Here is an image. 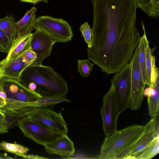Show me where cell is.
Segmentation results:
<instances>
[{"label": "cell", "mask_w": 159, "mask_h": 159, "mask_svg": "<svg viewBox=\"0 0 159 159\" xmlns=\"http://www.w3.org/2000/svg\"><path fill=\"white\" fill-rule=\"evenodd\" d=\"M93 17L89 59L103 72L116 73L129 63L141 37L134 0H92Z\"/></svg>", "instance_id": "1"}, {"label": "cell", "mask_w": 159, "mask_h": 159, "mask_svg": "<svg viewBox=\"0 0 159 159\" xmlns=\"http://www.w3.org/2000/svg\"><path fill=\"white\" fill-rule=\"evenodd\" d=\"M20 81L42 97L65 96L68 92L66 81L49 66L30 65L22 73Z\"/></svg>", "instance_id": "2"}, {"label": "cell", "mask_w": 159, "mask_h": 159, "mask_svg": "<svg viewBox=\"0 0 159 159\" xmlns=\"http://www.w3.org/2000/svg\"><path fill=\"white\" fill-rule=\"evenodd\" d=\"M145 125H134L106 137L96 158L124 159L143 134Z\"/></svg>", "instance_id": "3"}, {"label": "cell", "mask_w": 159, "mask_h": 159, "mask_svg": "<svg viewBox=\"0 0 159 159\" xmlns=\"http://www.w3.org/2000/svg\"><path fill=\"white\" fill-rule=\"evenodd\" d=\"M34 26V29L40 30L49 34L56 43L68 42L73 36L71 27L61 18L47 15L40 16L36 18Z\"/></svg>", "instance_id": "4"}, {"label": "cell", "mask_w": 159, "mask_h": 159, "mask_svg": "<svg viewBox=\"0 0 159 159\" xmlns=\"http://www.w3.org/2000/svg\"><path fill=\"white\" fill-rule=\"evenodd\" d=\"M16 126H18L25 136L43 146L63 135L53 132L28 116L19 119Z\"/></svg>", "instance_id": "5"}, {"label": "cell", "mask_w": 159, "mask_h": 159, "mask_svg": "<svg viewBox=\"0 0 159 159\" xmlns=\"http://www.w3.org/2000/svg\"><path fill=\"white\" fill-rule=\"evenodd\" d=\"M120 113L129 107L131 90V66L129 62L111 80Z\"/></svg>", "instance_id": "6"}, {"label": "cell", "mask_w": 159, "mask_h": 159, "mask_svg": "<svg viewBox=\"0 0 159 159\" xmlns=\"http://www.w3.org/2000/svg\"><path fill=\"white\" fill-rule=\"evenodd\" d=\"M138 54V45L129 61L131 66V90L128 108L133 110L138 109L141 106L146 85L142 76Z\"/></svg>", "instance_id": "7"}, {"label": "cell", "mask_w": 159, "mask_h": 159, "mask_svg": "<svg viewBox=\"0 0 159 159\" xmlns=\"http://www.w3.org/2000/svg\"><path fill=\"white\" fill-rule=\"evenodd\" d=\"M100 112L103 130L105 137H107L117 130L118 118L120 114L111 85L103 97Z\"/></svg>", "instance_id": "8"}, {"label": "cell", "mask_w": 159, "mask_h": 159, "mask_svg": "<svg viewBox=\"0 0 159 159\" xmlns=\"http://www.w3.org/2000/svg\"><path fill=\"white\" fill-rule=\"evenodd\" d=\"M28 116L54 132L67 135L68 124L61 112H57L47 107H37Z\"/></svg>", "instance_id": "9"}, {"label": "cell", "mask_w": 159, "mask_h": 159, "mask_svg": "<svg viewBox=\"0 0 159 159\" xmlns=\"http://www.w3.org/2000/svg\"><path fill=\"white\" fill-rule=\"evenodd\" d=\"M0 91L4 92L7 98L25 102H31L41 97L39 94L24 86L20 80L0 78Z\"/></svg>", "instance_id": "10"}, {"label": "cell", "mask_w": 159, "mask_h": 159, "mask_svg": "<svg viewBox=\"0 0 159 159\" xmlns=\"http://www.w3.org/2000/svg\"><path fill=\"white\" fill-rule=\"evenodd\" d=\"M56 42L54 40L45 32L36 29L31 41V50L36 54V58L32 64L42 65L43 60L49 57L52 47Z\"/></svg>", "instance_id": "11"}, {"label": "cell", "mask_w": 159, "mask_h": 159, "mask_svg": "<svg viewBox=\"0 0 159 159\" xmlns=\"http://www.w3.org/2000/svg\"><path fill=\"white\" fill-rule=\"evenodd\" d=\"M36 107L28 106L27 102L7 98L6 105L0 109L5 114L9 129L16 126L19 119L31 114Z\"/></svg>", "instance_id": "12"}, {"label": "cell", "mask_w": 159, "mask_h": 159, "mask_svg": "<svg viewBox=\"0 0 159 159\" xmlns=\"http://www.w3.org/2000/svg\"><path fill=\"white\" fill-rule=\"evenodd\" d=\"M145 126L143 134L124 159H135L138 155L149 146L156 137L159 136V131L156 130L154 128L153 118Z\"/></svg>", "instance_id": "13"}, {"label": "cell", "mask_w": 159, "mask_h": 159, "mask_svg": "<svg viewBox=\"0 0 159 159\" xmlns=\"http://www.w3.org/2000/svg\"><path fill=\"white\" fill-rule=\"evenodd\" d=\"M33 33H30L16 40L6 57L0 61V67L5 66L21 57L31 49Z\"/></svg>", "instance_id": "14"}, {"label": "cell", "mask_w": 159, "mask_h": 159, "mask_svg": "<svg viewBox=\"0 0 159 159\" xmlns=\"http://www.w3.org/2000/svg\"><path fill=\"white\" fill-rule=\"evenodd\" d=\"M44 146L48 153L57 154L62 157L73 155L75 151L74 143L67 135H63Z\"/></svg>", "instance_id": "15"}, {"label": "cell", "mask_w": 159, "mask_h": 159, "mask_svg": "<svg viewBox=\"0 0 159 159\" xmlns=\"http://www.w3.org/2000/svg\"><path fill=\"white\" fill-rule=\"evenodd\" d=\"M29 65L25 62L23 54L14 61L0 67V78L20 80L22 73Z\"/></svg>", "instance_id": "16"}, {"label": "cell", "mask_w": 159, "mask_h": 159, "mask_svg": "<svg viewBox=\"0 0 159 159\" xmlns=\"http://www.w3.org/2000/svg\"><path fill=\"white\" fill-rule=\"evenodd\" d=\"M156 48H151L149 42L147 41L146 48V84L148 86L152 87L159 77V69L156 66L155 57L153 55Z\"/></svg>", "instance_id": "17"}, {"label": "cell", "mask_w": 159, "mask_h": 159, "mask_svg": "<svg viewBox=\"0 0 159 159\" xmlns=\"http://www.w3.org/2000/svg\"><path fill=\"white\" fill-rule=\"evenodd\" d=\"M36 8L32 7L26 12L21 19L16 22V39L31 33L34 29V25L36 20Z\"/></svg>", "instance_id": "18"}, {"label": "cell", "mask_w": 159, "mask_h": 159, "mask_svg": "<svg viewBox=\"0 0 159 159\" xmlns=\"http://www.w3.org/2000/svg\"><path fill=\"white\" fill-rule=\"evenodd\" d=\"M16 23L11 16L0 19V29L4 32L11 46L17 38Z\"/></svg>", "instance_id": "19"}, {"label": "cell", "mask_w": 159, "mask_h": 159, "mask_svg": "<svg viewBox=\"0 0 159 159\" xmlns=\"http://www.w3.org/2000/svg\"><path fill=\"white\" fill-rule=\"evenodd\" d=\"M143 34L141 37L138 44L139 48V65L144 82L146 84V48L147 42L148 40L146 34L144 25L141 20Z\"/></svg>", "instance_id": "20"}, {"label": "cell", "mask_w": 159, "mask_h": 159, "mask_svg": "<svg viewBox=\"0 0 159 159\" xmlns=\"http://www.w3.org/2000/svg\"><path fill=\"white\" fill-rule=\"evenodd\" d=\"M63 102H70L65 96L41 97L34 101L28 102V106L35 107L53 106Z\"/></svg>", "instance_id": "21"}, {"label": "cell", "mask_w": 159, "mask_h": 159, "mask_svg": "<svg viewBox=\"0 0 159 159\" xmlns=\"http://www.w3.org/2000/svg\"><path fill=\"white\" fill-rule=\"evenodd\" d=\"M138 8L148 16L157 18L159 16V0H135Z\"/></svg>", "instance_id": "22"}, {"label": "cell", "mask_w": 159, "mask_h": 159, "mask_svg": "<svg viewBox=\"0 0 159 159\" xmlns=\"http://www.w3.org/2000/svg\"><path fill=\"white\" fill-rule=\"evenodd\" d=\"M0 150L4 151L18 156L20 154H26L29 149L20 144L16 143H9L2 141L0 143Z\"/></svg>", "instance_id": "23"}, {"label": "cell", "mask_w": 159, "mask_h": 159, "mask_svg": "<svg viewBox=\"0 0 159 159\" xmlns=\"http://www.w3.org/2000/svg\"><path fill=\"white\" fill-rule=\"evenodd\" d=\"M159 152V136H158L149 146L136 156L135 159H150L158 154Z\"/></svg>", "instance_id": "24"}, {"label": "cell", "mask_w": 159, "mask_h": 159, "mask_svg": "<svg viewBox=\"0 0 159 159\" xmlns=\"http://www.w3.org/2000/svg\"><path fill=\"white\" fill-rule=\"evenodd\" d=\"M89 59H79L77 61L78 68L77 70L83 77L88 76L93 68L94 63H92Z\"/></svg>", "instance_id": "25"}, {"label": "cell", "mask_w": 159, "mask_h": 159, "mask_svg": "<svg viewBox=\"0 0 159 159\" xmlns=\"http://www.w3.org/2000/svg\"><path fill=\"white\" fill-rule=\"evenodd\" d=\"M80 30L81 32L85 41L88 45V48H91L92 45V36L93 32L88 23L85 22L80 25Z\"/></svg>", "instance_id": "26"}, {"label": "cell", "mask_w": 159, "mask_h": 159, "mask_svg": "<svg viewBox=\"0 0 159 159\" xmlns=\"http://www.w3.org/2000/svg\"><path fill=\"white\" fill-rule=\"evenodd\" d=\"M11 44L4 32L0 29V51L8 54Z\"/></svg>", "instance_id": "27"}, {"label": "cell", "mask_w": 159, "mask_h": 159, "mask_svg": "<svg viewBox=\"0 0 159 159\" xmlns=\"http://www.w3.org/2000/svg\"><path fill=\"white\" fill-rule=\"evenodd\" d=\"M7 118L3 111L0 109V133L8 132Z\"/></svg>", "instance_id": "28"}, {"label": "cell", "mask_w": 159, "mask_h": 159, "mask_svg": "<svg viewBox=\"0 0 159 159\" xmlns=\"http://www.w3.org/2000/svg\"><path fill=\"white\" fill-rule=\"evenodd\" d=\"M24 57L25 62L30 65L36 60V54L34 52L30 49L24 54Z\"/></svg>", "instance_id": "29"}, {"label": "cell", "mask_w": 159, "mask_h": 159, "mask_svg": "<svg viewBox=\"0 0 159 159\" xmlns=\"http://www.w3.org/2000/svg\"><path fill=\"white\" fill-rule=\"evenodd\" d=\"M19 156L22 157L23 159H48V158L43 157L37 155L31 154H20L18 155Z\"/></svg>", "instance_id": "30"}, {"label": "cell", "mask_w": 159, "mask_h": 159, "mask_svg": "<svg viewBox=\"0 0 159 159\" xmlns=\"http://www.w3.org/2000/svg\"><path fill=\"white\" fill-rule=\"evenodd\" d=\"M7 98L6 93L4 92L0 91V109L6 105Z\"/></svg>", "instance_id": "31"}, {"label": "cell", "mask_w": 159, "mask_h": 159, "mask_svg": "<svg viewBox=\"0 0 159 159\" xmlns=\"http://www.w3.org/2000/svg\"><path fill=\"white\" fill-rule=\"evenodd\" d=\"M21 2L33 3L35 4L40 2L47 3L48 0H19Z\"/></svg>", "instance_id": "32"}, {"label": "cell", "mask_w": 159, "mask_h": 159, "mask_svg": "<svg viewBox=\"0 0 159 159\" xmlns=\"http://www.w3.org/2000/svg\"><path fill=\"white\" fill-rule=\"evenodd\" d=\"M9 157L0 152V159H8Z\"/></svg>", "instance_id": "33"}]
</instances>
